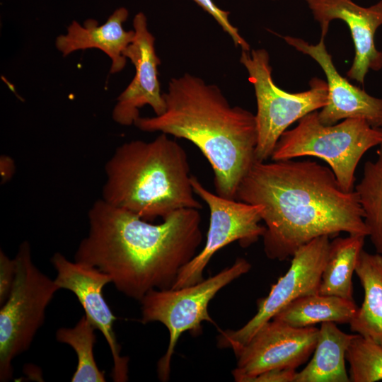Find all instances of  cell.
I'll use <instances>...</instances> for the list:
<instances>
[{"label":"cell","mask_w":382,"mask_h":382,"mask_svg":"<svg viewBox=\"0 0 382 382\" xmlns=\"http://www.w3.org/2000/svg\"><path fill=\"white\" fill-rule=\"evenodd\" d=\"M16 258H10L1 250L0 251V305H2L12 289L16 274Z\"/></svg>","instance_id":"25"},{"label":"cell","mask_w":382,"mask_h":382,"mask_svg":"<svg viewBox=\"0 0 382 382\" xmlns=\"http://www.w3.org/2000/svg\"><path fill=\"white\" fill-rule=\"evenodd\" d=\"M135 37L124 51L135 67V75L119 96L112 111L113 120L122 125H131L140 117L139 109L150 105L156 115L166 110V103L161 92L158 66L161 64L154 47V37L147 28L146 16L138 13L134 18Z\"/></svg>","instance_id":"13"},{"label":"cell","mask_w":382,"mask_h":382,"mask_svg":"<svg viewBox=\"0 0 382 382\" xmlns=\"http://www.w3.org/2000/svg\"><path fill=\"white\" fill-rule=\"evenodd\" d=\"M163 96V114L139 117L134 125L191 141L212 166L216 194L236 199L239 184L255 161V115L232 107L218 86L188 73L171 79Z\"/></svg>","instance_id":"3"},{"label":"cell","mask_w":382,"mask_h":382,"mask_svg":"<svg viewBox=\"0 0 382 382\" xmlns=\"http://www.w3.org/2000/svg\"><path fill=\"white\" fill-rule=\"evenodd\" d=\"M250 268L247 260L239 257L231 267L198 283L178 289H153L140 301L141 322H159L169 332L167 350L157 363L161 381L169 379L171 359L181 335L186 331L199 335L203 321L214 323L208 311L209 302L222 288Z\"/></svg>","instance_id":"8"},{"label":"cell","mask_w":382,"mask_h":382,"mask_svg":"<svg viewBox=\"0 0 382 382\" xmlns=\"http://www.w3.org/2000/svg\"><path fill=\"white\" fill-rule=\"evenodd\" d=\"M240 62L248 73L257 101L255 161H266L271 158L281 135L292 123L326 105L327 82L313 78L309 89L289 93L274 83L269 54L265 49L242 50Z\"/></svg>","instance_id":"7"},{"label":"cell","mask_w":382,"mask_h":382,"mask_svg":"<svg viewBox=\"0 0 382 382\" xmlns=\"http://www.w3.org/2000/svg\"><path fill=\"white\" fill-rule=\"evenodd\" d=\"M330 243L329 236H322L299 248L293 255L287 272L272 286L267 296L257 301L256 314L238 330L221 331L218 347L237 349L294 300L318 293Z\"/></svg>","instance_id":"10"},{"label":"cell","mask_w":382,"mask_h":382,"mask_svg":"<svg viewBox=\"0 0 382 382\" xmlns=\"http://www.w3.org/2000/svg\"><path fill=\"white\" fill-rule=\"evenodd\" d=\"M16 274L0 309V381L13 378V360L26 352L42 325L45 311L60 289L34 264L30 245L22 243L15 257Z\"/></svg>","instance_id":"6"},{"label":"cell","mask_w":382,"mask_h":382,"mask_svg":"<svg viewBox=\"0 0 382 382\" xmlns=\"http://www.w3.org/2000/svg\"><path fill=\"white\" fill-rule=\"evenodd\" d=\"M88 217L74 260L108 274L119 291L139 301L151 290L172 288L202 241L197 209H178L154 224L100 199Z\"/></svg>","instance_id":"2"},{"label":"cell","mask_w":382,"mask_h":382,"mask_svg":"<svg viewBox=\"0 0 382 382\" xmlns=\"http://www.w3.org/2000/svg\"><path fill=\"white\" fill-rule=\"evenodd\" d=\"M191 184L195 194L209 207V227L203 248L182 268L173 289L202 281L204 268L218 250L234 241H238L243 248L248 247L262 237L265 231V226L260 224V205L214 194L194 175L191 176Z\"/></svg>","instance_id":"9"},{"label":"cell","mask_w":382,"mask_h":382,"mask_svg":"<svg viewBox=\"0 0 382 382\" xmlns=\"http://www.w3.org/2000/svg\"><path fill=\"white\" fill-rule=\"evenodd\" d=\"M356 334L340 330L335 323H320L313 355L294 382H349L345 355Z\"/></svg>","instance_id":"17"},{"label":"cell","mask_w":382,"mask_h":382,"mask_svg":"<svg viewBox=\"0 0 382 382\" xmlns=\"http://www.w3.org/2000/svg\"><path fill=\"white\" fill-rule=\"evenodd\" d=\"M382 146V127L371 126L358 118L323 125L318 111L311 112L286 130L272 154V161L314 156L324 160L347 192L354 190L355 171L359 161L370 149Z\"/></svg>","instance_id":"5"},{"label":"cell","mask_w":382,"mask_h":382,"mask_svg":"<svg viewBox=\"0 0 382 382\" xmlns=\"http://www.w3.org/2000/svg\"><path fill=\"white\" fill-rule=\"evenodd\" d=\"M192 1L215 19L223 30L231 37L236 47L240 46L243 50H250L249 44L239 34L238 28L230 23L228 11L219 8L212 0Z\"/></svg>","instance_id":"24"},{"label":"cell","mask_w":382,"mask_h":382,"mask_svg":"<svg viewBox=\"0 0 382 382\" xmlns=\"http://www.w3.org/2000/svg\"><path fill=\"white\" fill-rule=\"evenodd\" d=\"M365 238L363 235L349 234L347 237H338L330 242L319 285V294L354 300L352 275L363 250Z\"/></svg>","instance_id":"20"},{"label":"cell","mask_w":382,"mask_h":382,"mask_svg":"<svg viewBox=\"0 0 382 382\" xmlns=\"http://www.w3.org/2000/svg\"><path fill=\"white\" fill-rule=\"evenodd\" d=\"M128 16V10L120 7L100 25L94 19L86 20L83 25L74 21L66 33L57 37L56 47L64 56L80 50H100L112 61L110 73L120 72L126 65L124 51L135 37L134 30L127 31L123 28Z\"/></svg>","instance_id":"16"},{"label":"cell","mask_w":382,"mask_h":382,"mask_svg":"<svg viewBox=\"0 0 382 382\" xmlns=\"http://www.w3.org/2000/svg\"><path fill=\"white\" fill-rule=\"evenodd\" d=\"M14 165L12 160L8 156L1 158V174L4 181L8 180L13 175Z\"/></svg>","instance_id":"27"},{"label":"cell","mask_w":382,"mask_h":382,"mask_svg":"<svg viewBox=\"0 0 382 382\" xmlns=\"http://www.w3.org/2000/svg\"><path fill=\"white\" fill-rule=\"evenodd\" d=\"M105 202L152 222L185 208L200 209L184 149L161 133L118 146L105 164Z\"/></svg>","instance_id":"4"},{"label":"cell","mask_w":382,"mask_h":382,"mask_svg":"<svg viewBox=\"0 0 382 382\" xmlns=\"http://www.w3.org/2000/svg\"><path fill=\"white\" fill-rule=\"evenodd\" d=\"M96 330L84 315L74 327L60 328L56 332L57 340L69 345L76 354L77 365L71 378L72 382L106 381L104 372L95 360Z\"/></svg>","instance_id":"22"},{"label":"cell","mask_w":382,"mask_h":382,"mask_svg":"<svg viewBox=\"0 0 382 382\" xmlns=\"http://www.w3.org/2000/svg\"><path fill=\"white\" fill-rule=\"evenodd\" d=\"M351 382L382 380V345L356 334L347 349Z\"/></svg>","instance_id":"23"},{"label":"cell","mask_w":382,"mask_h":382,"mask_svg":"<svg viewBox=\"0 0 382 382\" xmlns=\"http://www.w3.org/2000/svg\"><path fill=\"white\" fill-rule=\"evenodd\" d=\"M358 308L354 300L316 293L294 300L272 320L297 328L313 326L324 322L349 323Z\"/></svg>","instance_id":"19"},{"label":"cell","mask_w":382,"mask_h":382,"mask_svg":"<svg viewBox=\"0 0 382 382\" xmlns=\"http://www.w3.org/2000/svg\"><path fill=\"white\" fill-rule=\"evenodd\" d=\"M321 28V36L328 33L332 20L343 21L349 27L354 45V58L347 71L349 79L364 83L369 70L382 69V52L375 45V33L382 25V0L369 6H361L352 0H306Z\"/></svg>","instance_id":"14"},{"label":"cell","mask_w":382,"mask_h":382,"mask_svg":"<svg viewBox=\"0 0 382 382\" xmlns=\"http://www.w3.org/2000/svg\"><path fill=\"white\" fill-rule=\"evenodd\" d=\"M354 272L364 288V298L349 323L350 330L382 345V255L363 249Z\"/></svg>","instance_id":"18"},{"label":"cell","mask_w":382,"mask_h":382,"mask_svg":"<svg viewBox=\"0 0 382 382\" xmlns=\"http://www.w3.org/2000/svg\"><path fill=\"white\" fill-rule=\"evenodd\" d=\"M50 261L57 272V285L60 289L74 294L86 317L104 336L113 359L112 379L116 382L127 381L129 358L120 355L121 347L113 326L116 317L103 294V287L112 283L111 277L96 267L70 261L60 253H54Z\"/></svg>","instance_id":"12"},{"label":"cell","mask_w":382,"mask_h":382,"mask_svg":"<svg viewBox=\"0 0 382 382\" xmlns=\"http://www.w3.org/2000/svg\"><path fill=\"white\" fill-rule=\"evenodd\" d=\"M368 236L376 253L382 255V146L374 161H367L363 175L354 187Z\"/></svg>","instance_id":"21"},{"label":"cell","mask_w":382,"mask_h":382,"mask_svg":"<svg viewBox=\"0 0 382 382\" xmlns=\"http://www.w3.org/2000/svg\"><path fill=\"white\" fill-rule=\"evenodd\" d=\"M296 374L294 369H273L248 378L245 382H294Z\"/></svg>","instance_id":"26"},{"label":"cell","mask_w":382,"mask_h":382,"mask_svg":"<svg viewBox=\"0 0 382 382\" xmlns=\"http://www.w3.org/2000/svg\"><path fill=\"white\" fill-rule=\"evenodd\" d=\"M319 328L293 327L271 320L243 346L234 350L237 366L232 371L236 381L273 369H294L303 364L313 353Z\"/></svg>","instance_id":"11"},{"label":"cell","mask_w":382,"mask_h":382,"mask_svg":"<svg viewBox=\"0 0 382 382\" xmlns=\"http://www.w3.org/2000/svg\"><path fill=\"white\" fill-rule=\"evenodd\" d=\"M287 44L312 57L323 70L327 79L328 100L318 112L320 122L332 125L340 120L358 118L375 127H382V98L374 97L354 86L337 71L328 52L325 37L316 45L296 37L284 36Z\"/></svg>","instance_id":"15"},{"label":"cell","mask_w":382,"mask_h":382,"mask_svg":"<svg viewBox=\"0 0 382 382\" xmlns=\"http://www.w3.org/2000/svg\"><path fill=\"white\" fill-rule=\"evenodd\" d=\"M236 199L262 207L264 250L272 260L293 256L322 236H368L356 191L344 190L330 167L311 160L255 161Z\"/></svg>","instance_id":"1"}]
</instances>
